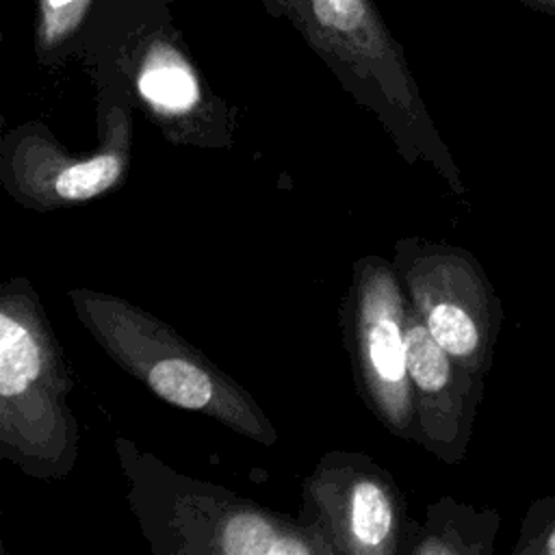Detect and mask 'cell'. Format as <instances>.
I'll return each mask as SVG.
<instances>
[{
    "label": "cell",
    "mask_w": 555,
    "mask_h": 555,
    "mask_svg": "<svg viewBox=\"0 0 555 555\" xmlns=\"http://www.w3.org/2000/svg\"><path fill=\"white\" fill-rule=\"evenodd\" d=\"M310 39L364 61H384L390 39L371 0H273Z\"/></svg>",
    "instance_id": "1"
},
{
    "label": "cell",
    "mask_w": 555,
    "mask_h": 555,
    "mask_svg": "<svg viewBox=\"0 0 555 555\" xmlns=\"http://www.w3.org/2000/svg\"><path fill=\"white\" fill-rule=\"evenodd\" d=\"M223 548L238 555H267V553H308L306 546L278 538L271 527L256 516H236L225 527Z\"/></svg>",
    "instance_id": "6"
},
{
    "label": "cell",
    "mask_w": 555,
    "mask_h": 555,
    "mask_svg": "<svg viewBox=\"0 0 555 555\" xmlns=\"http://www.w3.org/2000/svg\"><path fill=\"white\" fill-rule=\"evenodd\" d=\"M139 91L154 106L165 111H186L199 98L197 80L176 48L156 43L145 56L139 74Z\"/></svg>",
    "instance_id": "2"
},
{
    "label": "cell",
    "mask_w": 555,
    "mask_h": 555,
    "mask_svg": "<svg viewBox=\"0 0 555 555\" xmlns=\"http://www.w3.org/2000/svg\"><path fill=\"white\" fill-rule=\"evenodd\" d=\"M39 375V349L24 325L0 314V395L15 397Z\"/></svg>",
    "instance_id": "3"
},
{
    "label": "cell",
    "mask_w": 555,
    "mask_h": 555,
    "mask_svg": "<svg viewBox=\"0 0 555 555\" xmlns=\"http://www.w3.org/2000/svg\"><path fill=\"white\" fill-rule=\"evenodd\" d=\"M147 382L158 397L186 410L204 408L212 397V384L208 375L195 364L180 358L156 362L150 371Z\"/></svg>",
    "instance_id": "4"
},
{
    "label": "cell",
    "mask_w": 555,
    "mask_h": 555,
    "mask_svg": "<svg viewBox=\"0 0 555 555\" xmlns=\"http://www.w3.org/2000/svg\"><path fill=\"white\" fill-rule=\"evenodd\" d=\"M392 514L384 492L369 481H362L353 490L351 499V529L364 544H379L390 531Z\"/></svg>",
    "instance_id": "7"
},
{
    "label": "cell",
    "mask_w": 555,
    "mask_h": 555,
    "mask_svg": "<svg viewBox=\"0 0 555 555\" xmlns=\"http://www.w3.org/2000/svg\"><path fill=\"white\" fill-rule=\"evenodd\" d=\"M91 0H39V37L46 46L61 43L82 22Z\"/></svg>",
    "instance_id": "11"
},
{
    "label": "cell",
    "mask_w": 555,
    "mask_h": 555,
    "mask_svg": "<svg viewBox=\"0 0 555 555\" xmlns=\"http://www.w3.org/2000/svg\"><path fill=\"white\" fill-rule=\"evenodd\" d=\"M119 176V160L111 154L67 167L56 178V193L65 199H87L106 191Z\"/></svg>",
    "instance_id": "8"
},
{
    "label": "cell",
    "mask_w": 555,
    "mask_h": 555,
    "mask_svg": "<svg viewBox=\"0 0 555 555\" xmlns=\"http://www.w3.org/2000/svg\"><path fill=\"white\" fill-rule=\"evenodd\" d=\"M516 555H555V494L531 503L514 548Z\"/></svg>",
    "instance_id": "9"
},
{
    "label": "cell",
    "mask_w": 555,
    "mask_h": 555,
    "mask_svg": "<svg viewBox=\"0 0 555 555\" xmlns=\"http://www.w3.org/2000/svg\"><path fill=\"white\" fill-rule=\"evenodd\" d=\"M405 371L425 392H440L451 382L449 351L434 338L429 327L414 325L403 338Z\"/></svg>",
    "instance_id": "5"
},
{
    "label": "cell",
    "mask_w": 555,
    "mask_h": 555,
    "mask_svg": "<svg viewBox=\"0 0 555 555\" xmlns=\"http://www.w3.org/2000/svg\"><path fill=\"white\" fill-rule=\"evenodd\" d=\"M369 356L375 371L388 379L399 382L405 373V353H403V338L399 327L390 319H382L373 325L369 334Z\"/></svg>",
    "instance_id": "10"
}]
</instances>
